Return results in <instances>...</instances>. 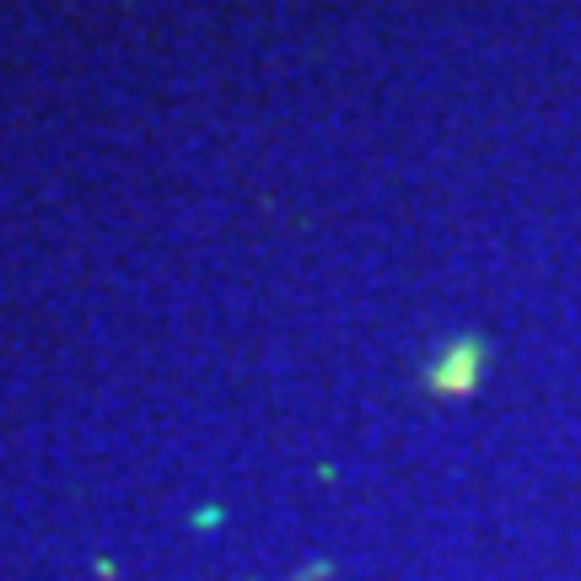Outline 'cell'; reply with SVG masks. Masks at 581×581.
Masks as SVG:
<instances>
[{
    "mask_svg": "<svg viewBox=\"0 0 581 581\" xmlns=\"http://www.w3.org/2000/svg\"><path fill=\"white\" fill-rule=\"evenodd\" d=\"M479 372H485V345H479V339H452L447 356L436 361L426 377H431L436 393H474Z\"/></svg>",
    "mask_w": 581,
    "mask_h": 581,
    "instance_id": "cell-1",
    "label": "cell"
}]
</instances>
